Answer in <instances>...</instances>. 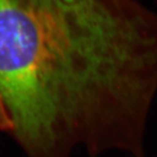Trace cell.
Masks as SVG:
<instances>
[{
	"instance_id": "obj_1",
	"label": "cell",
	"mask_w": 157,
	"mask_h": 157,
	"mask_svg": "<svg viewBox=\"0 0 157 157\" xmlns=\"http://www.w3.org/2000/svg\"><path fill=\"white\" fill-rule=\"evenodd\" d=\"M157 13L138 0H0V98L27 157H145Z\"/></svg>"
},
{
	"instance_id": "obj_2",
	"label": "cell",
	"mask_w": 157,
	"mask_h": 157,
	"mask_svg": "<svg viewBox=\"0 0 157 157\" xmlns=\"http://www.w3.org/2000/svg\"><path fill=\"white\" fill-rule=\"evenodd\" d=\"M0 132H8L9 134L12 132V123L5 109V106L0 98Z\"/></svg>"
}]
</instances>
